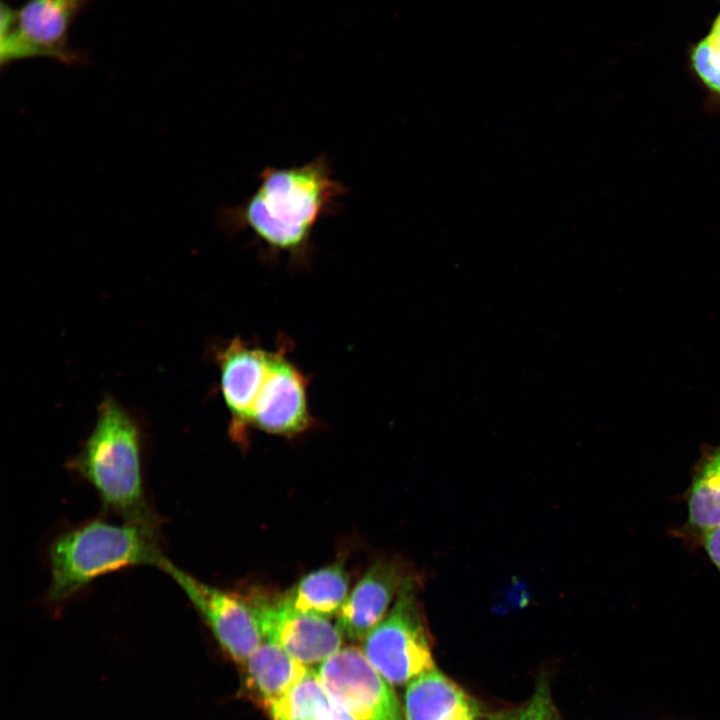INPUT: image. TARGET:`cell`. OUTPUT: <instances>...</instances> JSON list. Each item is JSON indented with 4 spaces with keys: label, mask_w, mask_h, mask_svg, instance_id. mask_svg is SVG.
<instances>
[{
    "label": "cell",
    "mask_w": 720,
    "mask_h": 720,
    "mask_svg": "<svg viewBox=\"0 0 720 720\" xmlns=\"http://www.w3.org/2000/svg\"><path fill=\"white\" fill-rule=\"evenodd\" d=\"M347 191L333 178L325 153L300 166H267L247 199L220 210L218 224L228 233L251 232L264 258L286 255L291 266L304 268L315 226L341 209L338 199Z\"/></svg>",
    "instance_id": "1"
},
{
    "label": "cell",
    "mask_w": 720,
    "mask_h": 720,
    "mask_svg": "<svg viewBox=\"0 0 720 720\" xmlns=\"http://www.w3.org/2000/svg\"><path fill=\"white\" fill-rule=\"evenodd\" d=\"M68 467L123 521L159 526L143 486L140 425L112 396L99 404L94 427Z\"/></svg>",
    "instance_id": "2"
},
{
    "label": "cell",
    "mask_w": 720,
    "mask_h": 720,
    "mask_svg": "<svg viewBox=\"0 0 720 720\" xmlns=\"http://www.w3.org/2000/svg\"><path fill=\"white\" fill-rule=\"evenodd\" d=\"M165 559L158 526L123 520L87 521L51 543L47 599L63 603L102 575L139 565L160 568Z\"/></svg>",
    "instance_id": "3"
},
{
    "label": "cell",
    "mask_w": 720,
    "mask_h": 720,
    "mask_svg": "<svg viewBox=\"0 0 720 720\" xmlns=\"http://www.w3.org/2000/svg\"><path fill=\"white\" fill-rule=\"evenodd\" d=\"M363 640L366 658L390 684L435 668L416 575L410 573L392 608Z\"/></svg>",
    "instance_id": "4"
},
{
    "label": "cell",
    "mask_w": 720,
    "mask_h": 720,
    "mask_svg": "<svg viewBox=\"0 0 720 720\" xmlns=\"http://www.w3.org/2000/svg\"><path fill=\"white\" fill-rule=\"evenodd\" d=\"M92 0H26L20 7L1 3L0 63L48 57L81 62L69 44L70 26Z\"/></svg>",
    "instance_id": "5"
},
{
    "label": "cell",
    "mask_w": 720,
    "mask_h": 720,
    "mask_svg": "<svg viewBox=\"0 0 720 720\" xmlns=\"http://www.w3.org/2000/svg\"><path fill=\"white\" fill-rule=\"evenodd\" d=\"M317 674L329 696L355 720H403L390 683L361 649L340 648L320 663Z\"/></svg>",
    "instance_id": "6"
},
{
    "label": "cell",
    "mask_w": 720,
    "mask_h": 720,
    "mask_svg": "<svg viewBox=\"0 0 720 720\" xmlns=\"http://www.w3.org/2000/svg\"><path fill=\"white\" fill-rule=\"evenodd\" d=\"M160 569L181 588L224 652L245 663L263 636L244 596L204 583L167 558Z\"/></svg>",
    "instance_id": "7"
},
{
    "label": "cell",
    "mask_w": 720,
    "mask_h": 720,
    "mask_svg": "<svg viewBox=\"0 0 720 720\" xmlns=\"http://www.w3.org/2000/svg\"><path fill=\"white\" fill-rule=\"evenodd\" d=\"M244 598L263 639L279 646L302 664L322 663L341 648L343 635L329 618L297 611L284 601L282 595L253 592Z\"/></svg>",
    "instance_id": "8"
},
{
    "label": "cell",
    "mask_w": 720,
    "mask_h": 720,
    "mask_svg": "<svg viewBox=\"0 0 720 720\" xmlns=\"http://www.w3.org/2000/svg\"><path fill=\"white\" fill-rule=\"evenodd\" d=\"M308 378L287 356L286 345L273 350L268 373L251 413V429L293 438L316 424L308 401Z\"/></svg>",
    "instance_id": "9"
},
{
    "label": "cell",
    "mask_w": 720,
    "mask_h": 720,
    "mask_svg": "<svg viewBox=\"0 0 720 720\" xmlns=\"http://www.w3.org/2000/svg\"><path fill=\"white\" fill-rule=\"evenodd\" d=\"M213 354L229 414L228 434L234 443L246 446L252 431L253 405L268 373L273 350L236 337L218 345Z\"/></svg>",
    "instance_id": "10"
},
{
    "label": "cell",
    "mask_w": 720,
    "mask_h": 720,
    "mask_svg": "<svg viewBox=\"0 0 720 720\" xmlns=\"http://www.w3.org/2000/svg\"><path fill=\"white\" fill-rule=\"evenodd\" d=\"M408 568L399 560H376L348 595L337 626L351 640H363L388 613L405 580Z\"/></svg>",
    "instance_id": "11"
},
{
    "label": "cell",
    "mask_w": 720,
    "mask_h": 720,
    "mask_svg": "<svg viewBox=\"0 0 720 720\" xmlns=\"http://www.w3.org/2000/svg\"><path fill=\"white\" fill-rule=\"evenodd\" d=\"M682 497L688 516L675 536L696 546L705 531L720 525V444L701 448Z\"/></svg>",
    "instance_id": "12"
},
{
    "label": "cell",
    "mask_w": 720,
    "mask_h": 720,
    "mask_svg": "<svg viewBox=\"0 0 720 720\" xmlns=\"http://www.w3.org/2000/svg\"><path fill=\"white\" fill-rule=\"evenodd\" d=\"M406 720H476L477 709L464 691L433 668L408 684Z\"/></svg>",
    "instance_id": "13"
},
{
    "label": "cell",
    "mask_w": 720,
    "mask_h": 720,
    "mask_svg": "<svg viewBox=\"0 0 720 720\" xmlns=\"http://www.w3.org/2000/svg\"><path fill=\"white\" fill-rule=\"evenodd\" d=\"M245 664L247 685L266 708L293 688L309 669L282 648L266 640Z\"/></svg>",
    "instance_id": "14"
},
{
    "label": "cell",
    "mask_w": 720,
    "mask_h": 720,
    "mask_svg": "<svg viewBox=\"0 0 720 720\" xmlns=\"http://www.w3.org/2000/svg\"><path fill=\"white\" fill-rule=\"evenodd\" d=\"M348 588V573L342 563L335 562L303 576L282 597L297 611L330 618L340 612Z\"/></svg>",
    "instance_id": "15"
},
{
    "label": "cell",
    "mask_w": 720,
    "mask_h": 720,
    "mask_svg": "<svg viewBox=\"0 0 720 720\" xmlns=\"http://www.w3.org/2000/svg\"><path fill=\"white\" fill-rule=\"evenodd\" d=\"M686 63L689 73L710 102L720 106V8L705 34L689 43Z\"/></svg>",
    "instance_id": "16"
},
{
    "label": "cell",
    "mask_w": 720,
    "mask_h": 720,
    "mask_svg": "<svg viewBox=\"0 0 720 720\" xmlns=\"http://www.w3.org/2000/svg\"><path fill=\"white\" fill-rule=\"evenodd\" d=\"M329 698L317 672L308 669L293 688L267 709L272 720H310Z\"/></svg>",
    "instance_id": "17"
},
{
    "label": "cell",
    "mask_w": 720,
    "mask_h": 720,
    "mask_svg": "<svg viewBox=\"0 0 720 720\" xmlns=\"http://www.w3.org/2000/svg\"><path fill=\"white\" fill-rule=\"evenodd\" d=\"M487 720H559L546 680H541L525 704L491 714Z\"/></svg>",
    "instance_id": "18"
},
{
    "label": "cell",
    "mask_w": 720,
    "mask_h": 720,
    "mask_svg": "<svg viewBox=\"0 0 720 720\" xmlns=\"http://www.w3.org/2000/svg\"><path fill=\"white\" fill-rule=\"evenodd\" d=\"M697 545L703 548L711 563L720 573V525L705 531Z\"/></svg>",
    "instance_id": "19"
},
{
    "label": "cell",
    "mask_w": 720,
    "mask_h": 720,
    "mask_svg": "<svg viewBox=\"0 0 720 720\" xmlns=\"http://www.w3.org/2000/svg\"><path fill=\"white\" fill-rule=\"evenodd\" d=\"M311 720H355L341 705L330 699L318 710Z\"/></svg>",
    "instance_id": "20"
}]
</instances>
